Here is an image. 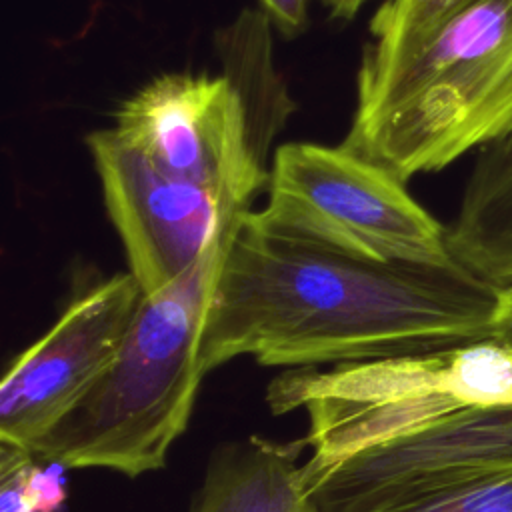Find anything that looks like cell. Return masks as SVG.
I'll return each instance as SVG.
<instances>
[{"label": "cell", "mask_w": 512, "mask_h": 512, "mask_svg": "<svg viewBox=\"0 0 512 512\" xmlns=\"http://www.w3.org/2000/svg\"><path fill=\"white\" fill-rule=\"evenodd\" d=\"M504 286L456 260H370L248 208L224 242L200 364L324 368L472 344L494 336Z\"/></svg>", "instance_id": "1"}, {"label": "cell", "mask_w": 512, "mask_h": 512, "mask_svg": "<svg viewBox=\"0 0 512 512\" xmlns=\"http://www.w3.org/2000/svg\"><path fill=\"white\" fill-rule=\"evenodd\" d=\"M344 148L400 180L512 134V0H470L362 58Z\"/></svg>", "instance_id": "2"}, {"label": "cell", "mask_w": 512, "mask_h": 512, "mask_svg": "<svg viewBox=\"0 0 512 512\" xmlns=\"http://www.w3.org/2000/svg\"><path fill=\"white\" fill-rule=\"evenodd\" d=\"M224 242L166 288L142 294L110 364L32 446L38 458L130 478L166 466L206 376L200 344Z\"/></svg>", "instance_id": "3"}, {"label": "cell", "mask_w": 512, "mask_h": 512, "mask_svg": "<svg viewBox=\"0 0 512 512\" xmlns=\"http://www.w3.org/2000/svg\"><path fill=\"white\" fill-rule=\"evenodd\" d=\"M384 166L338 146L276 150L262 210L270 224L380 262L454 260L442 226Z\"/></svg>", "instance_id": "4"}, {"label": "cell", "mask_w": 512, "mask_h": 512, "mask_svg": "<svg viewBox=\"0 0 512 512\" xmlns=\"http://www.w3.org/2000/svg\"><path fill=\"white\" fill-rule=\"evenodd\" d=\"M114 132L160 170L218 190L242 208L270 180L244 98L224 76L154 78L122 102Z\"/></svg>", "instance_id": "5"}, {"label": "cell", "mask_w": 512, "mask_h": 512, "mask_svg": "<svg viewBox=\"0 0 512 512\" xmlns=\"http://www.w3.org/2000/svg\"><path fill=\"white\" fill-rule=\"evenodd\" d=\"M86 144L128 272L144 296L186 274L248 210L218 190L160 170L114 128L92 132Z\"/></svg>", "instance_id": "6"}, {"label": "cell", "mask_w": 512, "mask_h": 512, "mask_svg": "<svg viewBox=\"0 0 512 512\" xmlns=\"http://www.w3.org/2000/svg\"><path fill=\"white\" fill-rule=\"evenodd\" d=\"M504 468H512V404L464 406L302 474L318 512H376Z\"/></svg>", "instance_id": "7"}, {"label": "cell", "mask_w": 512, "mask_h": 512, "mask_svg": "<svg viewBox=\"0 0 512 512\" xmlns=\"http://www.w3.org/2000/svg\"><path fill=\"white\" fill-rule=\"evenodd\" d=\"M142 290L130 272L92 282L6 368L0 442L32 446L88 392L118 352Z\"/></svg>", "instance_id": "8"}, {"label": "cell", "mask_w": 512, "mask_h": 512, "mask_svg": "<svg viewBox=\"0 0 512 512\" xmlns=\"http://www.w3.org/2000/svg\"><path fill=\"white\" fill-rule=\"evenodd\" d=\"M304 438L262 436L220 446L190 512H300L310 504L302 464Z\"/></svg>", "instance_id": "9"}, {"label": "cell", "mask_w": 512, "mask_h": 512, "mask_svg": "<svg viewBox=\"0 0 512 512\" xmlns=\"http://www.w3.org/2000/svg\"><path fill=\"white\" fill-rule=\"evenodd\" d=\"M24 446L0 442V512H54L64 500V480L36 464Z\"/></svg>", "instance_id": "10"}, {"label": "cell", "mask_w": 512, "mask_h": 512, "mask_svg": "<svg viewBox=\"0 0 512 512\" xmlns=\"http://www.w3.org/2000/svg\"><path fill=\"white\" fill-rule=\"evenodd\" d=\"M376 512H512V468L448 484Z\"/></svg>", "instance_id": "11"}, {"label": "cell", "mask_w": 512, "mask_h": 512, "mask_svg": "<svg viewBox=\"0 0 512 512\" xmlns=\"http://www.w3.org/2000/svg\"><path fill=\"white\" fill-rule=\"evenodd\" d=\"M470 0H388L372 20V42H390L416 32Z\"/></svg>", "instance_id": "12"}, {"label": "cell", "mask_w": 512, "mask_h": 512, "mask_svg": "<svg viewBox=\"0 0 512 512\" xmlns=\"http://www.w3.org/2000/svg\"><path fill=\"white\" fill-rule=\"evenodd\" d=\"M470 174H476V176L512 174V134L480 148Z\"/></svg>", "instance_id": "13"}, {"label": "cell", "mask_w": 512, "mask_h": 512, "mask_svg": "<svg viewBox=\"0 0 512 512\" xmlns=\"http://www.w3.org/2000/svg\"><path fill=\"white\" fill-rule=\"evenodd\" d=\"M260 4L286 34H294L306 24L308 0H260Z\"/></svg>", "instance_id": "14"}, {"label": "cell", "mask_w": 512, "mask_h": 512, "mask_svg": "<svg viewBox=\"0 0 512 512\" xmlns=\"http://www.w3.org/2000/svg\"><path fill=\"white\" fill-rule=\"evenodd\" d=\"M502 344L512 348V284L504 286L502 294V304L496 316V326H494V336Z\"/></svg>", "instance_id": "15"}, {"label": "cell", "mask_w": 512, "mask_h": 512, "mask_svg": "<svg viewBox=\"0 0 512 512\" xmlns=\"http://www.w3.org/2000/svg\"><path fill=\"white\" fill-rule=\"evenodd\" d=\"M324 2L332 8L334 14L344 16V18L354 16L360 10V6L364 4V0H324Z\"/></svg>", "instance_id": "16"}, {"label": "cell", "mask_w": 512, "mask_h": 512, "mask_svg": "<svg viewBox=\"0 0 512 512\" xmlns=\"http://www.w3.org/2000/svg\"><path fill=\"white\" fill-rule=\"evenodd\" d=\"M300 512H318V510H316V508L312 506V502H310V504H308L304 510H300Z\"/></svg>", "instance_id": "17"}]
</instances>
